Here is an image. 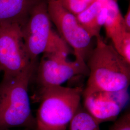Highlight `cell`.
<instances>
[{"mask_svg":"<svg viewBox=\"0 0 130 130\" xmlns=\"http://www.w3.org/2000/svg\"><path fill=\"white\" fill-rule=\"evenodd\" d=\"M86 64L89 78L83 95L97 91H118L129 88L130 64L100 35Z\"/></svg>","mask_w":130,"mask_h":130,"instance_id":"1","label":"cell"},{"mask_svg":"<svg viewBox=\"0 0 130 130\" xmlns=\"http://www.w3.org/2000/svg\"><path fill=\"white\" fill-rule=\"evenodd\" d=\"M37 61H32L18 74L4 77L0 84V130L25 126L36 128L28 93Z\"/></svg>","mask_w":130,"mask_h":130,"instance_id":"2","label":"cell"},{"mask_svg":"<svg viewBox=\"0 0 130 130\" xmlns=\"http://www.w3.org/2000/svg\"><path fill=\"white\" fill-rule=\"evenodd\" d=\"M84 89L54 86L40 92L37 130H66L79 106Z\"/></svg>","mask_w":130,"mask_h":130,"instance_id":"3","label":"cell"},{"mask_svg":"<svg viewBox=\"0 0 130 130\" xmlns=\"http://www.w3.org/2000/svg\"><path fill=\"white\" fill-rule=\"evenodd\" d=\"M47 9V0H41L31 10L28 19L21 27L26 51L31 61L45 53H71L69 46L53 29Z\"/></svg>","mask_w":130,"mask_h":130,"instance_id":"4","label":"cell"},{"mask_svg":"<svg viewBox=\"0 0 130 130\" xmlns=\"http://www.w3.org/2000/svg\"><path fill=\"white\" fill-rule=\"evenodd\" d=\"M47 9L52 22L60 36L74 51L75 60L86 64L92 51V38L79 23L76 16L70 13L57 0H47Z\"/></svg>","mask_w":130,"mask_h":130,"instance_id":"5","label":"cell"},{"mask_svg":"<svg viewBox=\"0 0 130 130\" xmlns=\"http://www.w3.org/2000/svg\"><path fill=\"white\" fill-rule=\"evenodd\" d=\"M68 55L61 53L43 54L35 72L40 92L50 87L60 86L78 75H88L86 64L69 61Z\"/></svg>","mask_w":130,"mask_h":130,"instance_id":"6","label":"cell"},{"mask_svg":"<svg viewBox=\"0 0 130 130\" xmlns=\"http://www.w3.org/2000/svg\"><path fill=\"white\" fill-rule=\"evenodd\" d=\"M31 62L26 51L21 26L18 24L0 26V68L4 77L18 74Z\"/></svg>","mask_w":130,"mask_h":130,"instance_id":"7","label":"cell"},{"mask_svg":"<svg viewBox=\"0 0 130 130\" xmlns=\"http://www.w3.org/2000/svg\"><path fill=\"white\" fill-rule=\"evenodd\" d=\"M128 89L83 95L84 108L99 124L115 121L129 102Z\"/></svg>","mask_w":130,"mask_h":130,"instance_id":"8","label":"cell"},{"mask_svg":"<svg viewBox=\"0 0 130 130\" xmlns=\"http://www.w3.org/2000/svg\"><path fill=\"white\" fill-rule=\"evenodd\" d=\"M107 8V17L104 25L107 37L111 40L113 46L117 50L126 38L130 35L126 28L123 17L117 0H101Z\"/></svg>","mask_w":130,"mask_h":130,"instance_id":"9","label":"cell"},{"mask_svg":"<svg viewBox=\"0 0 130 130\" xmlns=\"http://www.w3.org/2000/svg\"><path fill=\"white\" fill-rule=\"evenodd\" d=\"M41 0H0V26L26 23L34 6Z\"/></svg>","mask_w":130,"mask_h":130,"instance_id":"10","label":"cell"},{"mask_svg":"<svg viewBox=\"0 0 130 130\" xmlns=\"http://www.w3.org/2000/svg\"><path fill=\"white\" fill-rule=\"evenodd\" d=\"M107 13L106 5L101 0H93L86 9L76 17L93 38L100 35V30L105 22Z\"/></svg>","mask_w":130,"mask_h":130,"instance_id":"11","label":"cell"},{"mask_svg":"<svg viewBox=\"0 0 130 130\" xmlns=\"http://www.w3.org/2000/svg\"><path fill=\"white\" fill-rule=\"evenodd\" d=\"M70 130H100L99 124L80 106L70 122Z\"/></svg>","mask_w":130,"mask_h":130,"instance_id":"12","label":"cell"},{"mask_svg":"<svg viewBox=\"0 0 130 130\" xmlns=\"http://www.w3.org/2000/svg\"><path fill=\"white\" fill-rule=\"evenodd\" d=\"M65 9L74 15L86 9L93 0H57Z\"/></svg>","mask_w":130,"mask_h":130,"instance_id":"13","label":"cell"},{"mask_svg":"<svg viewBox=\"0 0 130 130\" xmlns=\"http://www.w3.org/2000/svg\"><path fill=\"white\" fill-rule=\"evenodd\" d=\"M109 130H130V113L127 111L117 120Z\"/></svg>","mask_w":130,"mask_h":130,"instance_id":"14","label":"cell"},{"mask_svg":"<svg viewBox=\"0 0 130 130\" xmlns=\"http://www.w3.org/2000/svg\"><path fill=\"white\" fill-rule=\"evenodd\" d=\"M124 23L125 25L126 28L128 31H130V5H129L128 9L127 12L123 17Z\"/></svg>","mask_w":130,"mask_h":130,"instance_id":"15","label":"cell"},{"mask_svg":"<svg viewBox=\"0 0 130 130\" xmlns=\"http://www.w3.org/2000/svg\"><path fill=\"white\" fill-rule=\"evenodd\" d=\"M29 130L28 129H25V130Z\"/></svg>","mask_w":130,"mask_h":130,"instance_id":"16","label":"cell"},{"mask_svg":"<svg viewBox=\"0 0 130 130\" xmlns=\"http://www.w3.org/2000/svg\"><path fill=\"white\" fill-rule=\"evenodd\" d=\"M0 71H1V68H0Z\"/></svg>","mask_w":130,"mask_h":130,"instance_id":"17","label":"cell"}]
</instances>
